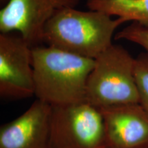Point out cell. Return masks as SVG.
Wrapping results in <instances>:
<instances>
[{
    "label": "cell",
    "instance_id": "1",
    "mask_svg": "<svg viewBox=\"0 0 148 148\" xmlns=\"http://www.w3.org/2000/svg\"><path fill=\"white\" fill-rule=\"evenodd\" d=\"M95 59L51 46L32 47L34 95L51 106L86 101V85Z\"/></svg>",
    "mask_w": 148,
    "mask_h": 148
},
{
    "label": "cell",
    "instance_id": "2",
    "mask_svg": "<svg viewBox=\"0 0 148 148\" xmlns=\"http://www.w3.org/2000/svg\"><path fill=\"white\" fill-rule=\"evenodd\" d=\"M125 22L124 18H112L101 11L64 8L45 25L42 42L48 46L95 59L113 44L114 32Z\"/></svg>",
    "mask_w": 148,
    "mask_h": 148
},
{
    "label": "cell",
    "instance_id": "3",
    "mask_svg": "<svg viewBox=\"0 0 148 148\" xmlns=\"http://www.w3.org/2000/svg\"><path fill=\"white\" fill-rule=\"evenodd\" d=\"M134 66L130 53L112 44L95 58L86 85V102L97 108L139 103Z\"/></svg>",
    "mask_w": 148,
    "mask_h": 148
},
{
    "label": "cell",
    "instance_id": "4",
    "mask_svg": "<svg viewBox=\"0 0 148 148\" xmlns=\"http://www.w3.org/2000/svg\"><path fill=\"white\" fill-rule=\"evenodd\" d=\"M50 148H105L99 109L86 101L51 106Z\"/></svg>",
    "mask_w": 148,
    "mask_h": 148
},
{
    "label": "cell",
    "instance_id": "5",
    "mask_svg": "<svg viewBox=\"0 0 148 148\" xmlns=\"http://www.w3.org/2000/svg\"><path fill=\"white\" fill-rule=\"evenodd\" d=\"M0 95L12 99L34 95L32 47L12 32L0 33Z\"/></svg>",
    "mask_w": 148,
    "mask_h": 148
},
{
    "label": "cell",
    "instance_id": "6",
    "mask_svg": "<svg viewBox=\"0 0 148 148\" xmlns=\"http://www.w3.org/2000/svg\"><path fill=\"white\" fill-rule=\"evenodd\" d=\"M79 0H8L0 10V32H18L32 47L42 42L44 28L58 11Z\"/></svg>",
    "mask_w": 148,
    "mask_h": 148
},
{
    "label": "cell",
    "instance_id": "7",
    "mask_svg": "<svg viewBox=\"0 0 148 148\" xmlns=\"http://www.w3.org/2000/svg\"><path fill=\"white\" fill-rule=\"evenodd\" d=\"M99 109L104 125L105 148L148 147V111L140 103Z\"/></svg>",
    "mask_w": 148,
    "mask_h": 148
},
{
    "label": "cell",
    "instance_id": "8",
    "mask_svg": "<svg viewBox=\"0 0 148 148\" xmlns=\"http://www.w3.org/2000/svg\"><path fill=\"white\" fill-rule=\"evenodd\" d=\"M51 106L36 99L0 128V148H50Z\"/></svg>",
    "mask_w": 148,
    "mask_h": 148
},
{
    "label": "cell",
    "instance_id": "9",
    "mask_svg": "<svg viewBox=\"0 0 148 148\" xmlns=\"http://www.w3.org/2000/svg\"><path fill=\"white\" fill-rule=\"evenodd\" d=\"M86 6L148 27V0H86Z\"/></svg>",
    "mask_w": 148,
    "mask_h": 148
},
{
    "label": "cell",
    "instance_id": "10",
    "mask_svg": "<svg viewBox=\"0 0 148 148\" xmlns=\"http://www.w3.org/2000/svg\"><path fill=\"white\" fill-rule=\"evenodd\" d=\"M134 77L139 103L148 111V53H141L135 58Z\"/></svg>",
    "mask_w": 148,
    "mask_h": 148
},
{
    "label": "cell",
    "instance_id": "11",
    "mask_svg": "<svg viewBox=\"0 0 148 148\" xmlns=\"http://www.w3.org/2000/svg\"><path fill=\"white\" fill-rule=\"evenodd\" d=\"M115 40H125L141 46L148 53V27L136 22H132L118 32L114 36Z\"/></svg>",
    "mask_w": 148,
    "mask_h": 148
},
{
    "label": "cell",
    "instance_id": "12",
    "mask_svg": "<svg viewBox=\"0 0 148 148\" xmlns=\"http://www.w3.org/2000/svg\"><path fill=\"white\" fill-rule=\"evenodd\" d=\"M8 1V0H0L1 4H2V3H4L5 2H6V1Z\"/></svg>",
    "mask_w": 148,
    "mask_h": 148
},
{
    "label": "cell",
    "instance_id": "13",
    "mask_svg": "<svg viewBox=\"0 0 148 148\" xmlns=\"http://www.w3.org/2000/svg\"><path fill=\"white\" fill-rule=\"evenodd\" d=\"M145 148H148V147H145Z\"/></svg>",
    "mask_w": 148,
    "mask_h": 148
}]
</instances>
